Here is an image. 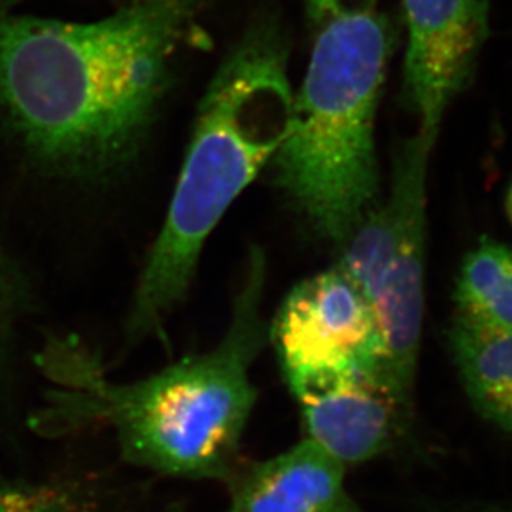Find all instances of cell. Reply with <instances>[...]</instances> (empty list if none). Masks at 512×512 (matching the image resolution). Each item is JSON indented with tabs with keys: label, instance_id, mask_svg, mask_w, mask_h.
<instances>
[{
	"label": "cell",
	"instance_id": "cell-11",
	"mask_svg": "<svg viewBox=\"0 0 512 512\" xmlns=\"http://www.w3.org/2000/svg\"><path fill=\"white\" fill-rule=\"evenodd\" d=\"M454 300L458 316L512 330V248L484 238L464 258Z\"/></svg>",
	"mask_w": 512,
	"mask_h": 512
},
{
	"label": "cell",
	"instance_id": "cell-14",
	"mask_svg": "<svg viewBox=\"0 0 512 512\" xmlns=\"http://www.w3.org/2000/svg\"><path fill=\"white\" fill-rule=\"evenodd\" d=\"M20 2H24V0H0V9L12 10Z\"/></svg>",
	"mask_w": 512,
	"mask_h": 512
},
{
	"label": "cell",
	"instance_id": "cell-10",
	"mask_svg": "<svg viewBox=\"0 0 512 512\" xmlns=\"http://www.w3.org/2000/svg\"><path fill=\"white\" fill-rule=\"evenodd\" d=\"M449 345L464 389L479 413L512 433V330L456 315Z\"/></svg>",
	"mask_w": 512,
	"mask_h": 512
},
{
	"label": "cell",
	"instance_id": "cell-3",
	"mask_svg": "<svg viewBox=\"0 0 512 512\" xmlns=\"http://www.w3.org/2000/svg\"><path fill=\"white\" fill-rule=\"evenodd\" d=\"M293 95L280 30L256 25L203 94L167 217L133 295L132 340H165V321L187 296L210 233L285 142Z\"/></svg>",
	"mask_w": 512,
	"mask_h": 512
},
{
	"label": "cell",
	"instance_id": "cell-4",
	"mask_svg": "<svg viewBox=\"0 0 512 512\" xmlns=\"http://www.w3.org/2000/svg\"><path fill=\"white\" fill-rule=\"evenodd\" d=\"M393 29L373 10L321 25L273 177L311 230L343 247L380 192L375 120Z\"/></svg>",
	"mask_w": 512,
	"mask_h": 512
},
{
	"label": "cell",
	"instance_id": "cell-6",
	"mask_svg": "<svg viewBox=\"0 0 512 512\" xmlns=\"http://www.w3.org/2000/svg\"><path fill=\"white\" fill-rule=\"evenodd\" d=\"M300 404L306 438L343 466L388 451L408 418L411 391L383 356L313 371L286 380Z\"/></svg>",
	"mask_w": 512,
	"mask_h": 512
},
{
	"label": "cell",
	"instance_id": "cell-5",
	"mask_svg": "<svg viewBox=\"0 0 512 512\" xmlns=\"http://www.w3.org/2000/svg\"><path fill=\"white\" fill-rule=\"evenodd\" d=\"M434 142L436 135L418 130L404 145L388 200L371 208L336 263L370 301L384 361L408 391L423 326L426 173Z\"/></svg>",
	"mask_w": 512,
	"mask_h": 512
},
{
	"label": "cell",
	"instance_id": "cell-9",
	"mask_svg": "<svg viewBox=\"0 0 512 512\" xmlns=\"http://www.w3.org/2000/svg\"><path fill=\"white\" fill-rule=\"evenodd\" d=\"M345 468L311 439L275 458L240 466L228 512H363L345 486Z\"/></svg>",
	"mask_w": 512,
	"mask_h": 512
},
{
	"label": "cell",
	"instance_id": "cell-8",
	"mask_svg": "<svg viewBox=\"0 0 512 512\" xmlns=\"http://www.w3.org/2000/svg\"><path fill=\"white\" fill-rule=\"evenodd\" d=\"M404 90L419 132L438 135L488 35L489 0H403Z\"/></svg>",
	"mask_w": 512,
	"mask_h": 512
},
{
	"label": "cell",
	"instance_id": "cell-15",
	"mask_svg": "<svg viewBox=\"0 0 512 512\" xmlns=\"http://www.w3.org/2000/svg\"><path fill=\"white\" fill-rule=\"evenodd\" d=\"M471 512H512V508L478 509V511H471Z\"/></svg>",
	"mask_w": 512,
	"mask_h": 512
},
{
	"label": "cell",
	"instance_id": "cell-7",
	"mask_svg": "<svg viewBox=\"0 0 512 512\" xmlns=\"http://www.w3.org/2000/svg\"><path fill=\"white\" fill-rule=\"evenodd\" d=\"M285 380L383 356L375 311L335 265L293 286L270 328Z\"/></svg>",
	"mask_w": 512,
	"mask_h": 512
},
{
	"label": "cell",
	"instance_id": "cell-16",
	"mask_svg": "<svg viewBox=\"0 0 512 512\" xmlns=\"http://www.w3.org/2000/svg\"><path fill=\"white\" fill-rule=\"evenodd\" d=\"M508 212H509V217H511V220H512V185H511V190H509V195H508Z\"/></svg>",
	"mask_w": 512,
	"mask_h": 512
},
{
	"label": "cell",
	"instance_id": "cell-12",
	"mask_svg": "<svg viewBox=\"0 0 512 512\" xmlns=\"http://www.w3.org/2000/svg\"><path fill=\"white\" fill-rule=\"evenodd\" d=\"M0 512H112L97 484L72 476L0 479Z\"/></svg>",
	"mask_w": 512,
	"mask_h": 512
},
{
	"label": "cell",
	"instance_id": "cell-1",
	"mask_svg": "<svg viewBox=\"0 0 512 512\" xmlns=\"http://www.w3.org/2000/svg\"><path fill=\"white\" fill-rule=\"evenodd\" d=\"M210 0H133L95 22L0 9V115L40 167L104 177L157 117L173 57Z\"/></svg>",
	"mask_w": 512,
	"mask_h": 512
},
{
	"label": "cell",
	"instance_id": "cell-2",
	"mask_svg": "<svg viewBox=\"0 0 512 512\" xmlns=\"http://www.w3.org/2000/svg\"><path fill=\"white\" fill-rule=\"evenodd\" d=\"M265 281V255L253 248L223 340L132 383L109 380L104 363L79 338H50L37 366L54 388L32 416V428L44 436L109 428L132 466L228 483L242 466L238 451L256 403L250 371L268 336L261 315Z\"/></svg>",
	"mask_w": 512,
	"mask_h": 512
},
{
	"label": "cell",
	"instance_id": "cell-13",
	"mask_svg": "<svg viewBox=\"0 0 512 512\" xmlns=\"http://www.w3.org/2000/svg\"><path fill=\"white\" fill-rule=\"evenodd\" d=\"M375 2L376 0H306V5L310 19L321 27L340 15L373 10Z\"/></svg>",
	"mask_w": 512,
	"mask_h": 512
},
{
	"label": "cell",
	"instance_id": "cell-17",
	"mask_svg": "<svg viewBox=\"0 0 512 512\" xmlns=\"http://www.w3.org/2000/svg\"><path fill=\"white\" fill-rule=\"evenodd\" d=\"M0 323H2V290H0Z\"/></svg>",
	"mask_w": 512,
	"mask_h": 512
}]
</instances>
